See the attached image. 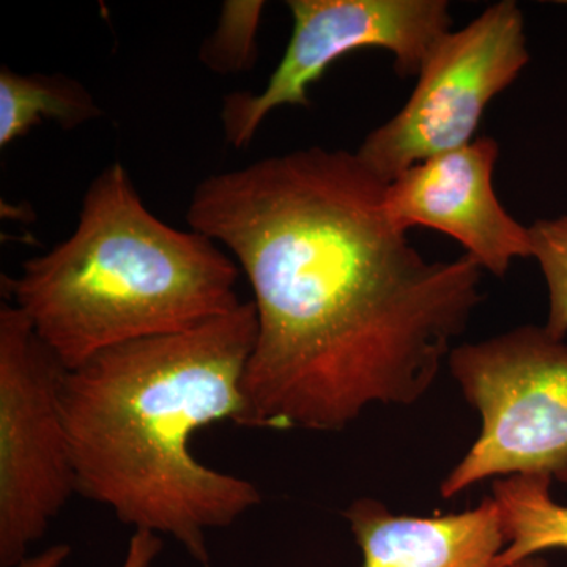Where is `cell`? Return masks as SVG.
<instances>
[{
  "mask_svg": "<svg viewBox=\"0 0 567 567\" xmlns=\"http://www.w3.org/2000/svg\"><path fill=\"white\" fill-rule=\"evenodd\" d=\"M357 153L305 148L213 174L186 219L230 252L257 336L240 424L338 432L434 385L483 300L472 257L427 260Z\"/></svg>",
  "mask_w": 567,
  "mask_h": 567,
  "instance_id": "6da1fadb",
  "label": "cell"
},
{
  "mask_svg": "<svg viewBox=\"0 0 567 567\" xmlns=\"http://www.w3.org/2000/svg\"><path fill=\"white\" fill-rule=\"evenodd\" d=\"M71 548L66 544H55L35 557H25L13 567H61L70 557Z\"/></svg>",
  "mask_w": 567,
  "mask_h": 567,
  "instance_id": "9a60e30c",
  "label": "cell"
},
{
  "mask_svg": "<svg viewBox=\"0 0 567 567\" xmlns=\"http://www.w3.org/2000/svg\"><path fill=\"white\" fill-rule=\"evenodd\" d=\"M511 567H547V563L544 561L543 558L533 557L528 559H524V561L516 563V565Z\"/></svg>",
  "mask_w": 567,
  "mask_h": 567,
  "instance_id": "2e32d148",
  "label": "cell"
},
{
  "mask_svg": "<svg viewBox=\"0 0 567 567\" xmlns=\"http://www.w3.org/2000/svg\"><path fill=\"white\" fill-rule=\"evenodd\" d=\"M498 156V142L481 136L415 164L388 183V219L404 233L421 226L450 235L483 271L505 276L514 260L532 259V238L496 196Z\"/></svg>",
  "mask_w": 567,
  "mask_h": 567,
  "instance_id": "ba28073f",
  "label": "cell"
},
{
  "mask_svg": "<svg viewBox=\"0 0 567 567\" xmlns=\"http://www.w3.org/2000/svg\"><path fill=\"white\" fill-rule=\"evenodd\" d=\"M529 62L522 10L502 0L435 44L412 95L390 121L365 136L360 162L390 183L417 163L475 141L488 104Z\"/></svg>",
  "mask_w": 567,
  "mask_h": 567,
  "instance_id": "8992f818",
  "label": "cell"
},
{
  "mask_svg": "<svg viewBox=\"0 0 567 567\" xmlns=\"http://www.w3.org/2000/svg\"><path fill=\"white\" fill-rule=\"evenodd\" d=\"M363 567H495L506 547L492 496L446 516L395 514L374 498L354 499L344 511Z\"/></svg>",
  "mask_w": 567,
  "mask_h": 567,
  "instance_id": "9c48e42d",
  "label": "cell"
},
{
  "mask_svg": "<svg viewBox=\"0 0 567 567\" xmlns=\"http://www.w3.org/2000/svg\"><path fill=\"white\" fill-rule=\"evenodd\" d=\"M265 10L264 0H226L218 24L199 51V61L213 73L237 74L252 69L257 37Z\"/></svg>",
  "mask_w": 567,
  "mask_h": 567,
  "instance_id": "7c38bea8",
  "label": "cell"
},
{
  "mask_svg": "<svg viewBox=\"0 0 567 567\" xmlns=\"http://www.w3.org/2000/svg\"><path fill=\"white\" fill-rule=\"evenodd\" d=\"M163 550L162 536L151 532H134L130 537L122 567H152Z\"/></svg>",
  "mask_w": 567,
  "mask_h": 567,
  "instance_id": "5bb4252c",
  "label": "cell"
},
{
  "mask_svg": "<svg viewBox=\"0 0 567 567\" xmlns=\"http://www.w3.org/2000/svg\"><path fill=\"white\" fill-rule=\"evenodd\" d=\"M66 369L17 306L0 308V567L17 566L78 494Z\"/></svg>",
  "mask_w": 567,
  "mask_h": 567,
  "instance_id": "5b68a950",
  "label": "cell"
},
{
  "mask_svg": "<svg viewBox=\"0 0 567 567\" xmlns=\"http://www.w3.org/2000/svg\"><path fill=\"white\" fill-rule=\"evenodd\" d=\"M256 336L248 301L66 371L62 405L78 494L110 507L134 532L173 537L210 567L208 533L233 527L262 494L251 481L203 464L192 439L219 421L240 424Z\"/></svg>",
  "mask_w": 567,
  "mask_h": 567,
  "instance_id": "7a4b0ae2",
  "label": "cell"
},
{
  "mask_svg": "<svg viewBox=\"0 0 567 567\" xmlns=\"http://www.w3.org/2000/svg\"><path fill=\"white\" fill-rule=\"evenodd\" d=\"M529 227L532 259L547 287V333L559 341L567 334V210L555 218L536 219Z\"/></svg>",
  "mask_w": 567,
  "mask_h": 567,
  "instance_id": "4fadbf2b",
  "label": "cell"
},
{
  "mask_svg": "<svg viewBox=\"0 0 567 567\" xmlns=\"http://www.w3.org/2000/svg\"><path fill=\"white\" fill-rule=\"evenodd\" d=\"M481 432L440 484L454 498L488 477L547 476L567 484V344L524 324L447 358Z\"/></svg>",
  "mask_w": 567,
  "mask_h": 567,
  "instance_id": "277c9868",
  "label": "cell"
},
{
  "mask_svg": "<svg viewBox=\"0 0 567 567\" xmlns=\"http://www.w3.org/2000/svg\"><path fill=\"white\" fill-rule=\"evenodd\" d=\"M292 35L260 92H234L223 102L224 136L248 147L265 118L281 106H311L309 89L350 52H390L401 76H417L451 31L445 0H289Z\"/></svg>",
  "mask_w": 567,
  "mask_h": 567,
  "instance_id": "52a82bcc",
  "label": "cell"
},
{
  "mask_svg": "<svg viewBox=\"0 0 567 567\" xmlns=\"http://www.w3.org/2000/svg\"><path fill=\"white\" fill-rule=\"evenodd\" d=\"M240 267L216 241L156 218L122 163L96 175L76 229L2 278L66 371L114 347L182 333L229 315Z\"/></svg>",
  "mask_w": 567,
  "mask_h": 567,
  "instance_id": "3957f363",
  "label": "cell"
},
{
  "mask_svg": "<svg viewBox=\"0 0 567 567\" xmlns=\"http://www.w3.org/2000/svg\"><path fill=\"white\" fill-rule=\"evenodd\" d=\"M102 115L93 93L74 78L0 69V148L10 147L43 122L71 132Z\"/></svg>",
  "mask_w": 567,
  "mask_h": 567,
  "instance_id": "30bf717a",
  "label": "cell"
},
{
  "mask_svg": "<svg viewBox=\"0 0 567 567\" xmlns=\"http://www.w3.org/2000/svg\"><path fill=\"white\" fill-rule=\"evenodd\" d=\"M550 487L547 476L495 480L492 498L506 536L495 567H511L543 551L567 550V506L555 502Z\"/></svg>",
  "mask_w": 567,
  "mask_h": 567,
  "instance_id": "8fae6325",
  "label": "cell"
}]
</instances>
